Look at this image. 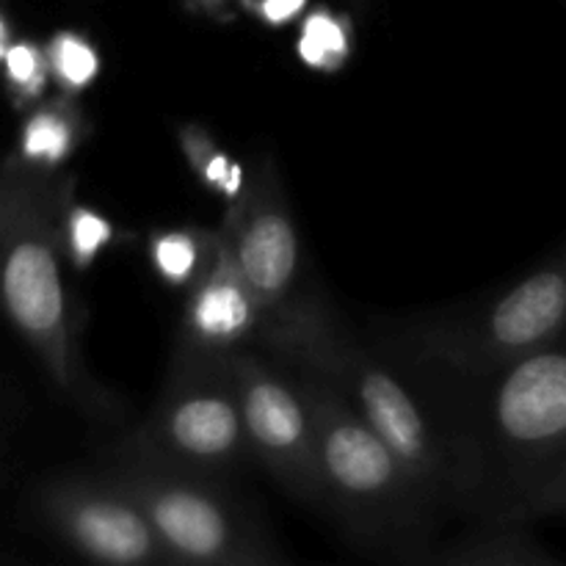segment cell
I'll use <instances>...</instances> for the list:
<instances>
[{
	"label": "cell",
	"instance_id": "6da1fadb",
	"mask_svg": "<svg viewBox=\"0 0 566 566\" xmlns=\"http://www.w3.org/2000/svg\"><path fill=\"white\" fill-rule=\"evenodd\" d=\"M434 376L446 381V401L429 390L457 451V509L509 520L566 464V340L481 379Z\"/></svg>",
	"mask_w": 566,
	"mask_h": 566
},
{
	"label": "cell",
	"instance_id": "7a4b0ae2",
	"mask_svg": "<svg viewBox=\"0 0 566 566\" xmlns=\"http://www.w3.org/2000/svg\"><path fill=\"white\" fill-rule=\"evenodd\" d=\"M263 348L285 363L324 374L407 464L420 490L440 509L457 506L459 464L440 403L370 348L354 343L332 321L324 302L307 296L291 313L271 321Z\"/></svg>",
	"mask_w": 566,
	"mask_h": 566
},
{
	"label": "cell",
	"instance_id": "3957f363",
	"mask_svg": "<svg viewBox=\"0 0 566 566\" xmlns=\"http://www.w3.org/2000/svg\"><path fill=\"white\" fill-rule=\"evenodd\" d=\"M293 368L315 420L321 514L368 556L426 564L440 506L324 374L304 365Z\"/></svg>",
	"mask_w": 566,
	"mask_h": 566
},
{
	"label": "cell",
	"instance_id": "277c9868",
	"mask_svg": "<svg viewBox=\"0 0 566 566\" xmlns=\"http://www.w3.org/2000/svg\"><path fill=\"white\" fill-rule=\"evenodd\" d=\"M105 475L144 509L171 564L269 566L285 558L224 475L158 462L125 446L111 453Z\"/></svg>",
	"mask_w": 566,
	"mask_h": 566
},
{
	"label": "cell",
	"instance_id": "5b68a950",
	"mask_svg": "<svg viewBox=\"0 0 566 566\" xmlns=\"http://www.w3.org/2000/svg\"><path fill=\"white\" fill-rule=\"evenodd\" d=\"M566 340V243L484 304L409 326L398 354L412 368L481 379Z\"/></svg>",
	"mask_w": 566,
	"mask_h": 566
},
{
	"label": "cell",
	"instance_id": "8992f818",
	"mask_svg": "<svg viewBox=\"0 0 566 566\" xmlns=\"http://www.w3.org/2000/svg\"><path fill=\"white\" fill-rule=\"evenodd\" d=\"M53 210L50 191L14 188L6 193L0 205V296L59 387L111 412V398L77 363L75 321L61 274L59 238L50 224Z\"/></svg>",
	"mask_w": 566,
	"mask_h": 566
},
{
	"label": "cell",
	"instance_id": "52a82bcc",
	"mask_svg": "<svg viewBox=\"0 0 566 566\" xmlns=\"http://www.w3.org/2000/svg\"><path fill=\"white\" fill-rule=\"evenodd\" d=\"M119 446L199 473L230 475L252 457L227 359L171 357L169 379L149 418Z\"/></svg>",
	"mask_w": 566,
	"mask_h": 566
},
{
	"label": "cell",
	"instance_id": "ba28073f",
	"mask_svg": "<svg viewBox=\"0 0 566 566\" xmlns=\"http://www.w3.org/2000/svg\"><path fill=\"white\" fill-rule=\"evenodd\" d=\"M227 368L254 462L263 464L287 495L324 512L315 420L296 368L263 346L227 357Z\"/></svg>",
	"mask_w": 566,
	"mask_h": 566
},
{
	"label": "cell",
	"instance_id": "9c48e42d",
	"mask_svg": "<svg viewBox=\"0 0 566 566\" xmlns=\"http://www.w3.org/2000/svg\"><path fill=\"white\" fill-rule=\"evenodd\" d=\"M221 232L230 241L238 269L265 310L269 324L307 298L302 287V243L296 221L280 171L269 155L249 171L243 191L230 202Z\"/></svg>",
	"mask_w": 566,
	"mask_h": 566
},
{
	"label": "cell",
	"instance_id": "30bf717a",
	"mask_svg": "<svg viewBox=\"0 0 566 566\" xmlns=\"http://www.w3.org/2000/svg\"><path fill=\"white\" fill-rule=\"evenodd\" d=\"M59 534L83 556L116 566L171 564L144 509L114 479L72 481L48 501Z\"/></svg>",
	"mask_w": 566,
	"mask_h": 566
},
{
	"label": "cell",
	"instance_id": "8fae6325",
	"mask_svg": "<svg viewBox=\"0 0 566 566\" xmlns=\"http://www.w3.org/2000/svg\"><path fill=\"white\" fill-rule=\"evenodd\" d=\"M265 326V310L243 280L230 241L221 232L213 265L188 287L175 357L221 363L243 348L263 346Z\"/></svg>",
	"mask_w": 566,
	"mask_h": 566
},
{
	"label": "cell",
	"instance_id": "7c38bea8",
	"mask_svg": "<svg viewBox=\"0 0 566 566\" xmlns=\"http://www.w3.org/2000/svg\"><path fill=\"white\" fill-rule=\"evenodd\" d=\"M426 564L442 566H562V556L547 551L531 523L520 520H481L473 531L429 551Z\"/></svg>",
	"mask_w": 566,
	"mask_h": 566
},
{
	"label": "cell",
	"instance_id": "4fadbf2b",
	"mask_svg": "<svg viewBox=\"0 0 566 566\" xmlns=\"http://www.w3.org/2000/svg\"><path fill=\"white\" fill-rule=\"evenodd\" d=\"M86 130V116L72 99H53L28 116L20 136V153L39 169H55L81 147Z\"/></svg>",
	"mask_w": 566,
	"mask_h": 566
},
{
	"label": "cell",
	"instance_id": "5bb4252c",
	"mask_svg": "<svg viewBox=\"0 0 566 566\" xmlns=\"http://www.w3.org/2000/svg\"><path fill=\"white\" fill-rule=\"evenodd\" d=\"M221 232L175 227L158 230L149 238V265L155 274L175 287H191L219 254Z\"/></svg>",
	"mask_w": 566,
	"mask_h": 566
},
{
	"label": "cell",
	"instance_id": "9a60e30c",
	"mask_svg": "<svg viewBox=\"0 0 566 566\" xmlns=\"http://www.w3.org/2000/svg\"><path fill=\"white\" fill-rule=\"evenodd\" d=\"M354 28L346 14L332 9H315L302 20L296 53L302 64L318 72H335L352 59Z\"/></svg>",
	"mask_w": 566,
	"mask_h": 566
},
{
	"label": "cell",
	"instance_id": "2e32d148",
	"mask_svg": "<svg viewBox=\"0 0 566 566\" xmlns=\"http://www.w3.org/2000/svg\"><path fill=\"white\" fill-rule=\"evenodd\" d=\"M177 142H180V149L186 155L188 166H191L193 177L208 191L224 193L230 202L238 199L249 175L213 142V136L202 125H182L177 130Z\"/></svg>",
	"mask_w": 566,
	"mask_h": 566
},
{
	"label": "cell",
	"instance_id": "e0dca14e",
	"mask_svg": "<svg viewBox=\"0 0 566 566\" xmlns=\"http://www.w3.org/2000/svg\"><path fill=\"white\" fill-rule=\"evenodd\" d=\"M48 64L64 92L81 94L97 81L103 61L92 39L75 31H59L48 48Z\"/></svg>",
	"mask_w": 566,
	"mask_h": 566
},
{
	"label": "cell",
	"instance_id": "ac0fdd59",
	"mask_svg": "<svg viewBox=\"0 0 566 566\" xmlns=\"http://www.w3.org/2000/svg\"><path fill=\"white\" fill-rule=\"evenodd\" d=\"M111 241H114V224L97 210L70 205L61 216V243L77 269H88Z\"/></svg>",
	"mask_w": 566,
	"mask_h": 566
},
{
	"label": "cell",
	"instance_id": "d6986e66",
	"mask_svg": "<svg viewBox=\"0 0 566 566\" xmlns=\"http://www.w3.org/2000/svg\"><path fill=\"white\" fill-rule=\"evenodd\" d=\"M6 75H9L11 86L17 88L22 99H33L42 94L44 83H48V53L36 48L33 42H17L6 50L3 55Z\"/></svg>",
	"mask_w": 566,
	"mask_h": 566
},
{
	"label": "cell",
	"instance_id": "ffe728a7",
	"mask_svg": "<svg viewBox=\"0 0 566 566\" xmlns=\"http://www.w3.org/2000/svg\"><path fill=\"white\" fill-rule=\"evenodd\" d=\"M547 517H566V464L558 470L553 479H547L534 495L525 497L509 520H520V523H539Z\"/></svg>",
	"mask_w": 566,
	"mask_h": 566
},
{
	"label": "cell",
	"instance_id": "44dd1931",
	"mask_svg": "<svg viewBox=\"0 0 566 566\" xmlns=\"http://www.w3.org/2000/svg\"><path fill=\"white\" fill-rule=\"evenodd\" d=\"M307 3L310 0H241L243 9L269 28H282L302 17Z\"/></svg>",
	"mask_w": 566,
	"mask_h": 566
},
{
	"label": "cell",
	"instance_id": "7402d4cb",
	"mask_svg": "<svg viewBox=\"0 0 566 566\" xmlns=\"http://www.w3.org/2000/svg\"><path fill=\"white\" fill-rule=\"evenodd\" d=\"M235 3H241V0H186L193 14L210 17L216 22H230L235 17Z\"/></svg>",
	"mask_w": 566,
	"mask_h": 566
},
{
	"label": "cell",
	"instance_id": "603a6c76",
	"mask_svg": "<svg viewBox=\"0 0 566 566\" xmlns=\"http://www.w3.org/2000/svg\"><path fill=\"white\" fill-rule=\"evenodd\" d=\"M9 48H11V44H9V25H6V20L0 17V61H3L6 50H9Z\"/></svg>",
	"mask_w": 566,
	"mask_h": 566
}]
</instances>
